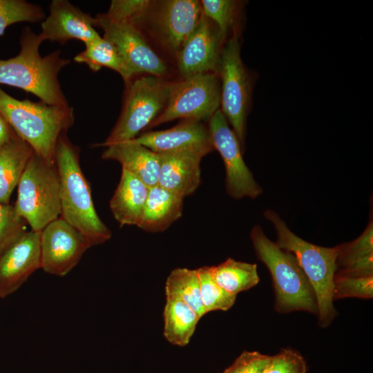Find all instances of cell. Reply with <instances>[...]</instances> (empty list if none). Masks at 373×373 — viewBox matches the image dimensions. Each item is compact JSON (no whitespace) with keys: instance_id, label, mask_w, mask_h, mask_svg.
I'll use <instances>...</instances> for the list:
<instances>
[{"instance_id":"cell-1","label":"cell","mask_w":373,"mask_h":373,"mask_svg":"<svg viewBox=\"0 0 373 373\" xmlns=\"http://www.w3.org/2000/svg\"><path fill=\"white\" fill-rule=\"evenodd\" d=\"M43 41L39 34L25 27L20 37L19 53L0 59V84L21 88L48 105L68 107L58 74L70 60L61 57L60 50L41 57L39 49Z\"/></svg>"},{"instance_id":"cell-29","label":"cell","mask_w":373,"mask_h":373,"mask_svg":"<svg viewBox=\"0 0 373 373\" xmlns=\"http://www.w3.org/2000/svg\"><path fill=\"white\" fill-rule=\"evenodd\" d=\"M45 13L39 6L23 0H0V36L9 26L18 22L44 20Z\"/></svg>"},{"instance_id":"cell-7","label":"cell","mask_w":373,"mask_h":373,"mask_svg":"<svg viewBox=\"0 0 373 373\" xmlns=\"http://www.w3.org/2000/svg\"><path fill=\"white\" fill-rule=\"evenodd\" d=\"M172 82L153 75L137 76L126 84L120 115L109 136L97 146L133 140L149 126L164 109Z\"/></svg>"},{"instance_id":"cell-15","label":"cell","mask_w":373,"mask_h":373,"mask_svg":"<svg viewBox=\"0 0 373 373\" xmlns=\"http://www.w3.org/2000/svg\"><path fill=\"white\" fill-rule=\"evenodd\" d=\"M41 231H26L0 258V298L15 292L41 269Z\"/></svg>"},{"instance_id":"cell-23","label":"cell","mask_w":373,"mask_h":373,"mask_svg":"<svg viewBox=\"0 0 373 373\" xmlns=\"http://www.w3.org/2000/svg\"><path fill=\"white\" fill-rule=\"evenodd\" d=\"M33 153L31 146L17 135L0 146V203H9Z\"/></svg>"},{"instance_id":"cell-27","label":"cell","mask_w":373,"mask_h":373,"mask_svg":"<svg viewBox=\"0 0 373 373\" xmlns=\"http://www.w3.org/2000/svg\"><path fill=\"white\" fill-rule=\"evenodd\" d=\"M165 294L166 298L182 300L201 318L206 314L196 269L176 268L172 270L166 281Z\"/></svg>"},{"instance_id":"cell-4","label":"cell","mask_w":373,"mask_h":373,"mask_svg":"<svg viewBox=\"0 0 373 373\" xmlns=\"http://www.w3.org/2000/svg\"><path fill=\"white\" fill-rule=\"evenodd\" d=\"M264 215L275 228L276 244L295 256L312 286L317 299L319 325L327 327L336 315L333 286L338 245L323 247L310 243L293 233L276 211L268 209Z\"/></svg>"},{"instance_id":"cell-28","label":"cell","mask_w":373,"mask_h":373,"mask_svg":"<svg viewBox=\"0 0 373 373\" xmlns=\"http://www.w3.org/2000/svg\"><path fill=\"white\" fill-rule=\"evenodd\" d=\"M197 270L200 281V295L206 314L212 311H227L235 303L237 295L229 293L213 279L209 267Z\"/></svg>"},{"instance_id":"cell-32","label":"cell","mask_w":373,"mask_h":373,"mask_svg":"<svg viewBox=\"0 0 373 373\" xmlns=\"http://www.w3.org/2000/svg\"><path fill=\"white\" fill-rule=\"evenodd\" d=\"M373 276H350L335 274L333 300L345 298H372Z\"/></svg>"},{"instance_id":"cell-17","label":"cell","mask_w":373,"mask_h":373,"mask_svg":"<svg viewBox=\"0 0 373 373\" xmlns=\"http://www.w3.org/2000/svg\"><path fill=\"white\" fill-rule=\"evenodd\" d=\"M200 1L169 0L157 10L155 22L165 45L176 53L196 28L202 16Z\"/></svg>"},{"instance_id":"cell-18","label":"cell","mask_w":373,"mask_h":373,"mask_svg":"<svg viewBox=\"0 0 373 373\" xmlns=\"http://www.w3.org/2000/svg\"><path fill=\"white\" fill-rule=\"evenodd\" d=\"M133 140L157 153L189 149L210 153L215 149L208 127L189 119L169 129L146 133Z\"/></svg>"},{"instance_id":"cell-9","label":"cell","mask_w":373,"mask_h":373,"mask_svg":"<svg viewBox=\"0 0 373 373\" xmlns=\"http://www.w3.org/2000/svg\"><path fill=\"white\" fill-rule=\"evenodd\" d=\"M220 106V81L217 73L198 74L172 82L166 105L149 126L178 118L209 120Z\"/></svg>"},{"instance_id":"cell-20","label":"cell","mask_w":373,"mask_h":373,"mask_svg":"<svg viewBox=\"0 0 373 373\" xmlns=\"http://www.w3.org/2000/svg\"><path fill=\"white\" fill-rule=\"evenodd\" d=\"M149 187L124 169L110 200V209L120 226L138 227L142 216Z\"/></svg>"},{"instance_id":"cell-5","label":"cell","mask_w":373,"mask_h":373,"mask_svg":"<svg viewBox=\"0 0 373 373\" xmlns=\"http://www.w3.org/2000/svg\"><path fill=\"white\" fill-rule=\"evenodd\" d=\"M251 239L258 259L270 273L276 311L281 314L303 311L318 316L314 290L295 256L269 240L258 225L252 229Z\"/></svg>"},{"instance_id":"cell-26","label":"cell","mask_w":373,"mask_h":373,"mask_svg":"<svg viewBox=\"0 0 373 373\" xmlns=\"http://www.w3.org/2000/svg\"><path fill=\"white\" fill-rule=\"evenodd\" d=\"M85 46L84 50L74 57V61L87 65L94 72L98 71L102 67L109 68L117 72L125 84L135 77L116 48L108 40L101 37Z\"/></svg>"},{"instance_id":"cell-11","label":"cell","mask_w":373,"mask_h":373,"mask_svg":"<svg viewBox=\"0 0 373 373\" xmlns=\"http://www.w3.org/2000/svg\"><path fill=\"white\" fill-rule=\"evenodd\" d=\"M94 26L104 30V38L116 48L135 77L148 74L164 76L166 66L162 59L147 44L137 27L109 19L106 13L97 14Z\"/></svg>"},{"instance_id":"cell-34","label":"cell","mask_w":373,"mask_h":373,"mask_svg":"<svg viewBox=\"0 0 373 373\" xmlns=\"http://www.w3.org/2000/svg\"><path fill=\"white\" fill-rule=\"evenodd\" d=\"M305 358L296 350L282 348L276 354L270 356L262 373H307Z\"/></svg>"},{"instance_id":"cell-14","label":"cell","mask_w":373,"mask_h":373,"mask_svg":"<svg viewBox=\"0 0 373 373\" xmlns=\"http://www.w3.org/2000/svg\"><path fill=\"white\" fill-rule=\"evenodd\" d=\"M94 17L84 12L66 0H53L50 13L41 23L39 35L44 41L65 44L70 39H78L90 44L101 36L94 28Z\"/></svg>"},{"instance_id":"cell-13","label":"cell","mask_w":373,"mask_h":373,"mask_svg":"<svg viewBox=\"0 0 373 373\" xmlns=\"http://www.w3.org/2000/svg\"><path fill=\"white\" fill-rule=\"evenodd\" d=\"M223 40L217 26L202 13L196 28L177 53L182 78L217 73Z\"/></svg>"},{"instance_id":"cell-25","label":"cell","mask_w":373,"mask_h":373,"mask_svg":"<svg viewBox=\"0 0 373 373\" xmlns=\"http://www.w3.org/2000/svg\"><path fill=\"white\" fill-rule=\"evenodd\" d=\"M214 281L230 294L248 290L260 281L256 264L228 258L217 266L209 267Z\"/></svg>"},{"instance_id":"cell-21","label":"cell","mask_w":373,"mask_h":373,"mask_svg":"<svg viewBox=\"0 0 373 373\" xmlns=\"http://www.w3.org/2000/svg\"><path fill=\"white\" fill-rule=\"evenodd\" d=\"M182 207L180 195L159 185L149 188L138 227L151 233L165 231L181 217Z\"/></svg>"},{"instance_id":"cell-31","label":"cell","mask_w":373,"mask_h":373,"mask_svg":"<svg viewBox=\"0 0 373 373\" xmlns=\"http://www.w3.org/2000/svg\"><path fill=\"white\" fill-rule=\"evenodd\" d=\"M203 15L218 28L224 39L232 28L238 10V2L231 0H202Z\"/></svg>"},{"instance_id":"cell-6","label":"cell","mask_w":373,"mask_h":373,"mask_svg":"<svg viewBox=\"0 0 373 373\" xmlns=\"http://www.w3.org/2000/svg\"><path fill=\"white\" fill-rule=\"evenodd\" d=\"M14 207L35 231L61 215L60 182L55 164L33 153L18 184Z\"/></svg>"},{"instance_id":"cell-8","label":"cell","mask_w":373,"mask_h":373,"mask_svg":"<svg viewBox=\"0 0 373 373\" xmlns=\"http://www.w3.org/2000/svg\"><path fill=\"white\" fill-rule=\"evenodd\" d=\"M217 72L220 80V110L242 146L251 96V79L241 59L236 32L222 48Z\"/></svg>"},{"instance_id":"cell-10","label":"cell","mask_w":373,"mask_h":373,"mask_svg":"<svg viewBox=\"0 0 373 373\" xmlns=\"http://www.w3.org/2000/svg\"><path fill=\"white\" fill-rule=\"evenodd\" d=\"M208 128L214 149L219 152L224 164L228 194L236 199L259 196L262 189L246 165L240 142L220 109L209 119Z\"/></svg>"},{"instance_id":"cell-19","label":"cell","mask_w":373,"mask_h":373,"mask_svg":"<svg viewBox=\"0 0 373 373\" xmlns=\"http://www.w3.org/2000/svg\"><path fill=\"white\" fill-rule=\"evenodd\" d=\"M106 147L102 155L103 159L119 162L122 169L136 176L149 188L158 184L160 165L158 153L133 140Z\"/></svg>"},{"instance_id":"cell-3","label":"cell","mask_w":373,"mask_h":373,"mask_svg":"<svg viewBox=\"0 0 373 373\" xmlns=\"http://www.w3.org/2000/svg\"><path fill=\"white\" fill-rule=\"evenodd\" d=\"M0 115L35 153L51 164H55V149L59 136L66 133L75 120L70 106L19 100L1 87Z\"/></svg>"},{"instance_id":"cell-33","label":"cell","mask_w":373,"mask_h":373,"mask_svg":"<svg viewBox=\"0 0 373 373\" xmlns=\"http://www.w3.org/2000/svg\"><path fill=\"white\" fill-rule=\"evenodd\" d=\"M153 4V1L149 0H113L106 15L115 21L137 27V24L149 12Z\"/></svg>"},{"instance_id":"cell-16","label":"cell","mask_w":373,"mask_h":373,"mask_svg":"<svg viewBox=\"0 0 373 373\" xmlns=\"http://www.w3.org/2000/svg\"><path fill=\"white\" fill-rule=\"evenodd\" d=\"M209 153L205 150L189 149L158 153V184L182 198L191 195L200 184V161Z\"/></svg>"},{"instance_id":"cell-36","label":"cell","mask_w":373,"mask_h":373,"mask_svg":"<svg viewBox=\"0 0 373 373\" xmlns=\"http://www.w3.org/2000/svg\"><path fill=\"white\" fill-rule=\"evenodd\" d=\"M17 134L6 120L0 115V146L8 142Z\"/></svg>"},{"instance_id":"cell-22","label":"cell","mask_w":373,"mask_h":373,"mask_svg":"<svg viewBox=\"0 0 373 373\" xmlns=\"http://www.w3.org/2000/svg\"><path fill=\"white\" fill-rule=\"evenodd\" d=\"M336 274L350 276H373V224L352 242L338 245Z\"/></svg>"},{"instance_id":"cell-35","label":"cell","mask_w":373,"mask_h":373,"mask_svg":"<svg viewBox=\"0 0 373 373\" xmlns=\"http://www.w3.org/2000/svg\"><path fill=\"white\" fill-rule=\"evenodd\" d=\"M270 356L257 351H244L222 373H262Z\"/></svg>"},{"instance_id":"cell-30","label":"cell","mask_w":373,"mask_h":373,"mask_svg":"<svg viewBox=\"0 0 373 373\" xmlns=\"http://www.w3.org/2000/svg\"><path fill=\"white\" fill-rule=\"evenodd\" d=\"M26 224L14 206L0 203V258L27 231Z\"/></svg>"},{"instance_id":"cell-2","label":"cell","mask_w":373,"mask_h":373,"mask_svg":"<svg viewBox=\"0 0 373 373\" xmlns=\"http://www.w3.org/2000/svg\"><path fill=\"white\" fill-rule=\"evenodd\" d=\"M55 159L60 182V217L84 235L92 246L108 241L111 231L95 211L90 185L80 166L79 149L66 133L58 139Z\"/></svg>"},{"instance_id":"cell-24","label":"cell","mask_w":373,"mask_h":373,"mask_svg":"<svg viewBox=\"0 0 373 373\" xmlns=\"http://www.w3.org/2000/svg\"><path fill=\"white\" fill-rule=\"evenodd\" d=\"M164 336L171 344L186 345L201 317L181 300L166 298L163 312Z\"/></svg>"},{"instance_id":"cell-12","label":"cell","mask_w":373,"mask_h":373,"mask_svg":"<svg viewBox=\"0 0 373 373\" xmlns=\"http://www.w3.org/2000/svg\"><path fill=\"white\" fill-rule=\"evenodd\" d=\"M91 247L84 235L59 217L41 231V269L51 275L64 276Z\"/></svg>"}]
</instances>
